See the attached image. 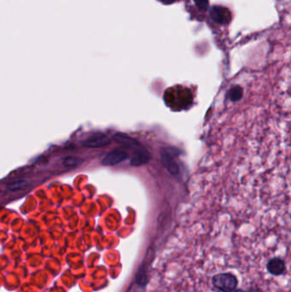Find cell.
Here are the masks:
<instances>
[{
    "label": "cell",
    "instance_id": "277c9868",
    "mask_svg": "<svg viewBox=\"0 0 291 292\" xmlns=\"http://www.w3.org/2000/svg\"><path fill=\"white\" fill-rule=\"evenodd\" d=\"M128 158V155L126 151H121L119 149L114 150L108 153L102 161V164L105 166H115L119 163H122Z\"/></svg>",
    "mask_w": 291,
    "mask_h": 292
},
{
    "label": "cell",
    "instance_id": "7c38bea8",
    "mask_svg": "<svg viewBox=\"0 0 291 292\" xmlns=\"http://www.w3.org/2000/svg\"><path fill=\"white\" fill-rule=\"evenodd\" d=\"M196 6L198 7L202 10H207L209 9V0H194Z\"/></svg>",
    "mask_w": 291,
    "mask_h": 292
},
{
    "label": "cell",
    "instance_id": "52a82bcc",
    "mask_svg": "<svg viewBox=\"0 0 291 292\" xmlns=\"http://www.w3.org/2000/svg\"><path fill=\"white\" fill-rule=\"evenodd\" d=\"M267 271L273 275H280L285 271V262L280 258H273L268 261Z\"/></svg>",
    "mask_w": 291,
    "mask_h": 292
},
{
    "label": "cell",
    "instance_id": "ba28073f",
    "mask_svg": "<svg viewBox=\"0 0 291 292\" xmlns=\"http://www.w3.org/2000/svg\"><path fill=\"white\" fill-rule=\"evenodd\" d=\"M30 184V180L27 178H19L6 184V189L9 191H17L28 187Z\"/></svg>",
    "mask_w": 291,
    "mask_h": 292
},
{
    "label": "cell",
    "instance_id": "6da1fadb",
    "mask_svg": "<svg viewBox=\"0 0 291 292\" xmlns=\"http://www.w3.org/2000/svg\"><path fill=\"white\" fill-rule=\"evenodd\" d=\"M213 285L221 292H232L237 286V280L232 274H219L213 277Z\"/></svg>",
    "mask_w": 291,
    "mask_h": 292
},
{
    "label": "cell",
    "instance_id": "7a4b0ae2",
    "mask_svg": "<svg viewBox=\"0 0 291 292\" xmlns=\"http://www.w3.org/2000/svg\"><path fill=\"white\" fill-rule=\"evenodd\" d=\"M111 143V139L105 133L98 132L90 136L82 142L83 147L101 148L107 146Z\"/></svg>",
    "mask_w": 291,
    "mask_h": 292
},
{
    "label": "cell",
    "instance_id": "5b68a950",
    "mask_svg": "<svg viewBox=\"0 0 291 292\" xmlns=\"http://www.w3.org/2000/svg\"><path fill=\"white\" fill-rule=\"evenodd\" d=\"M161 161L163 166L172 175H177L179 173V168L175 162V158L169 152V149L163 148L161 151Z\"/></svg>",
    "mask_w": 291,
    "mask_h": 292
},
{
    "label": "cell",
    "instance_id": "30bf717a",
    "mask_svg": "<svg viewBox=\"0 0 291 292\" xmlns=\"http://www.w3.org/2000/svg\"><path fill=\"white\" fill-rule=\"evenodd\" d=\"M82 163V159L76 156H67L62 159V164L67 168H77Z\"/></svg>",
    "mask_w": 291,
    "mask_h": 292
},
{
    "label": "cell",
    "instance_id": "3957f363",
    "mask_svg": "<svg viewBox=\"0 0 291 292\" xmlns=\"http://www.w3.org/2000/svg\"><path fill=\"white\" fill-rule=\"evenodd\" d=\"M210 16L214 22L220 25L228 24L232 19L230 10L226 7L220 5L212 7L210 9Z\"/></svg>",
    "mask_w": 291,
    "mask_h": 292
},
{
    "label": "cell",
    "instance_id": "4fadbf2b",
    "mask_svg": "<svg viewBox=\"0 0 291 292\" xmlns=\"http://www.w3.org/2000/svg\"><path fill=\"white\" fill-rule=\"evenodd\" d=\"M160 1H162V2H166V1H168V0H160Z\"/></svg>",
    "mask_w": 291,
    "mask_h": 292
},
{
    "label": "cell",
    "instance_id": "8992f818",
    "mask_svg": "<svg viewBox=\"0 0 291 292\" xmlns=\"http://www.w3.org/2000/svg\"><path fill=\"white\" fill-rule=\"evenodd\" d=\"M150 156L148 151L143 146L136 149L131 160V165L133 167L141 166L148 163Z\"/></svg>",
    "mask_w": 291,
    "mask_h": 292
},
{
    "label": "cell",
    "instance_id": "8fae6325",
    "mask_svg": "<svg viewBox=\"0 0 291 292\" xmlns=\"http://www.w3.org/2000/svg\"><path fill=\"white\" fill-rule=\"evenodd\" d=\"M242 89L239 86L233 87V89L229 92V97H230L231 100L233 101H236L237 99H240L242 97Z\"/></svg>",
    "mask_w": 291,
    "mask_h": 292
},
{
    "label": "cell",
    "instance_id": "5bb4252c",
    "mask_svg": "<svg viewBox=\"0 0 291 292\" xmlns=\"http://www.w3.org/2000/svg\"><path fill=\"white\" fill-rule=\"evenodd\" d=\"M242 292V291H239V292Z\"/></svg>",
    "mask_w": 291,
    "mask_h": 292
},
{
    "label": "cell",
    "instance_id": "9c48e42d",
    "mask_svg": "<svg viewBox=\"0 0 291 292\" xmlns=\"http://www.w3.org/2000/svg\"><path fill=\"white\" fill-rule=\"evenodd\" d=\"M114 138H115L116 141L119 142L122 145H126L127 146H130V147L135 148V149L141 146L138 141H136L133 138H130L129 136L125 135V134L118 133V134L114 136Z\"/></svg>",
    "mask_w": 291,
    "mask_h": 292
}]
</instances>
